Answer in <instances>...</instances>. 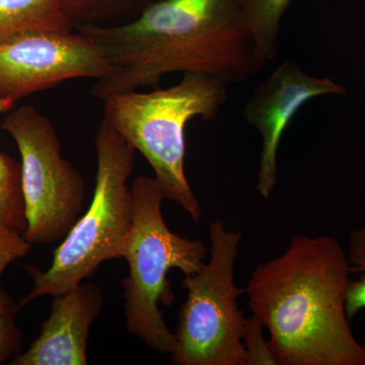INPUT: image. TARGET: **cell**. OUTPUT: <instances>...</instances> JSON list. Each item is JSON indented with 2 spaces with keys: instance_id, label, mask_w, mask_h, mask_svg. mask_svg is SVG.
<instances>
[{
  "instance_id": "6da1fadb",
  "label": "cell",
  "mask_w": 365,
  "mask_h": 365,
  "mask_svg": "<svg viewBox=\"0 0 365 365\" xmlns=\"http://www.w3.org/2000/svg\"><path fill=\"white\" fill-rule=\"evenodd\" d=\"M74 31L95 41L111 66L91 90L100 101L157 86L173 72L206 74L227 86L258 73L235 0H155L127 23Z\"/></svg>"
},
{
  "instance_id": "7a4b0ae2",
  "label": "cell",
  "mask_w": 365,
  "mask_h": 365,
  "mask_svg": "<svg viewBox=\"0 0 365 365\" xmlns=\"http://www.w3.org/2000/svg\"><path fill=\"white\" fill-rule=\"evenodd\" d=\"M350 274L347 253L329 235H295L257 266L245 289L278 364L365 365L346 313Z\"/></svg>"
},
{
  "instance_id": "3957f363",
  "label": "cell",
  "mask_w": 365,
  "mask_h": 365,
  "mask_svg": "<svg viewBox=\"0 0 365 365\" xmlns=\"http://www.w3.org/2000/svg\"><path fill=\"white\" fill-rule=\"evenodd\" d=\"M227 100L220 79L189 72L170 88L125 91L103 101V119L148 160L165 199L179 204L196 223L203 215L185 174V131L195 118L215 119Z\"/></svg>"
},
{
  "instance_id": "277c9868",
  "label": "cell",
  "mask_w": 365,
  "mask_h": 365,
  "mask_svg": "<svg viewBox=\"0 0 365 365\" xmlns=\"http://www.w3.org/2000/svg\"><path fill=\"white\" fill-rule=\"evenodd\" d=\"M97 174L90 207L53 251L46 271L25 269L33 278L23 309L38 297L63 294L91 278L103 262L123 258L133 223V194L127 181L134 169L135 148L102 119L95 138Z\"/></svg>"
},
{
  "instance_id": "5b68a950",
  "label": "cell",
  "mask_w": 365,
  "mask_h": 365,
  "mask_svg": "<svg viewBox=\"0 0 365 365\" xmlns=\"http://www.w3.org/2000/svg\"><path fill=\"white\" fill-rule=\"evenodd\" d=\"M131 190L133 223L123 255L129 272L122 281L127 330L151 349L170 354L176 338L158 307L174 299L167 274L173 268L185 275L199 272L209 249L202 241L186 239L168 227L162 210L165 197L155 178H136Z\"/></svg>"
},
{
  "instance_id": "8992f818",
  "label": "cell",
  "mask_w": 365,
  "mask_h": 365,
  "mask_svg": "<svg viewBox=\"0 0 365 365\" xmlns=\"http://www.w3.org/2000/svg\"><path fill=\"white\" fill-rule=\"evenodd\" d=\"M210 259L199 272L182 281L188 294L178 314L176 345L170 361L176 365H246L242 344L244 314L237 299L246 289L235 281L241 232L222 220L209 227Z\"/></svg>"
},
{
  "instance_id": "52a82bcc",
  "label": "cell",
  "mask_w": 365,
  "mask_h": 365,
  "mask_svg": "<svg viewBox=\"0 0 365 365\" xmlns=\"http://www.w3.org/2000/svg\"><path fill=\"white\" fill-rule=\"evenodd\" d=\"M1 128L14 139L21 155L26 230L31 245L60 242L78 222L85 203V181L61 155L51 120L33 106L14 107Z\"/></svg>"
},
{
  "instance_id": "ba28073f",
  "label": "cell",
  "mask_w": 365,
  "mask_h": 365,
  "mask_svg": "<svg viewBox=\"0 0 365 365\" xmlns=\"http://www.w3.org/2000/svg\"><path fill=\"white\" fill-rule=\"evenodd\" d=\"M111 66L88 36L33 32L0 43V98L16 103L74 78H106Z\"/></svg>"
},
{
  "instance_id": "9c48e42d",
  "label": "cell",
  "mask_w": 365,
  "mask_h": 365,
  "mask_svg": "<svg viewBox=\"0 0 365 365\" xmlns=\"http://www.w3.org/2000/svg\"><path fill=\"white\" fill-rule=\"evenodd\" d=\"M346 93L344 86L328 78L312 76L292 60L281 63L255 88L242 117L263 140L256 185L263 198H270L277 184L281 137L297 112L314 98Z\"/></svg>"
},
{
  "instance_id": "30bf717a",
  "label": "cell",
  "mask_w": 365,
  "mask_h": 365,
  "mask_svg": "<svg viewBox=\"0 0 365 365\" xmlns=\"http://www.w3.org/2000/svg\"><path fill=\"white\" fill-rule=\"evenodd\" d=\"M104 307L102 289L95 282H81L53 297L51 313L37 338L11 365H86L91 324Z\"/></svg>"
},
{
  "instance_id": "8fae6325",
  "label": "cell",
  "mask_w": 365,
  "mask_h": 365,
  "mask_svg": "<svg viewBox=\"0 0 365 365\" xmlns=\"http://www.w3.org/2000/svg\"><path fill=\"white\" fill-rule=\"evenodd\" d=\"M62 0H0V43L33 32H73Z\"/></svg>"
},
{
  "instance_id": "7c38bea8",
  "label": "cell",
  "mask_w": 365,
  "mask_h": 365,
  "mask_svg": "<svg viewBox=\"0 0 365 365\" xmlns=\"http://www.w3.org/2000/svg\"><path fill=\"white\" fill-rule=\"evenodd\" d=\"M292 0H235L253 42L257 72L272 63L279 49L280 21Z\"/></svg>"
},
{
  "instance_id": "4fadbf2b",
  "label": "cell",
  "mask_w": 365,
  "mask_h": 365,
  "mask_svg": "<svg viewBox=\"0 0 365 365\" xmlns=\"http://www.w3.org/2000/svg\"><path fill=\"white\" fill-rule=\"evenodd\" d=\"M16 103L0 98V115ZM0 225L21 232L26 230L25 202L21 191V163L0 151Z\"/></svg>"
},
{
  "instance_id": "5bb4252c",
  "label": "cell",
  "mask_w": 365,
  "mask_h": 365,
  "mask_svg": "<svg viewBox=\"0 0 365 365\" xmlns=\"http://www.w3.org/2000/svg\"><path fill=\"white\" fill-rule=\"evenodd\" d=\"M74 28L86 25H110L117 16L155 0H62Z\"/></svg>"
},
{
  "instance_id": "9a60e30c",
  "label": "cell",
  "mask_w": 365,
  "mask_h": 365,
  "mask_svg": "<svg viewBox=\"0 0 365 365\" xmlns=\"http://www.w3.org/2000/svg\"><path fill=\"white\" fill-rule=\"evenodd\" d=\"M347 257L350 272L357 275L346 290V313L351 319L365 309V225L350 235Z\"/></svg>"
},
{
  "instance_id": "2e32d148",
  "label": "cell",
  "mask_w": 365,
  "mask_h": 365,
  "mask_svg": "<svg viewBox=\"0 0 365 365\" xmlns=\"http://www.w3.org/2000/svg\"><path fill=\"white\" fill-rule=\"evenodd\" d=\"M19 312L18 304L11 295L2 292L0 297V365L20 354L21 332L16 325Z\"/></svg>"
},
{
  "instance_id": "e0dca14e",
  "label": "cell",
  "mask_w": 365,
  "mask_h": 365,
  "mask_svg": "<svg viewBox=\"0 0 365 365\" xmlns=\"http://www.w3.org/2000/svg\"><path fill=\"white\" fill-rule=\"evenodd\" d=\"M263 324L254 314L245 319L242 344L246 351V365H278L269 340L263 334Z\"/></svg>"
},
{
  "instance_id": "ac0fdd59",
  "label": "cell",
  "mask_w": 365,
  "mask_h": 365,
  "mask_svg": "<svg viewBox=\"0 0 365 365\" xmlns=\"http://www.w3.org/2000/svg\"><path fill=\"white\" fill-rule=\"evenodd\" d=\"M31 248L21 232L0 225V277L9 264L26 257ZM2 292L0 288V297Z\"/></svg>"
}]
</instances>
